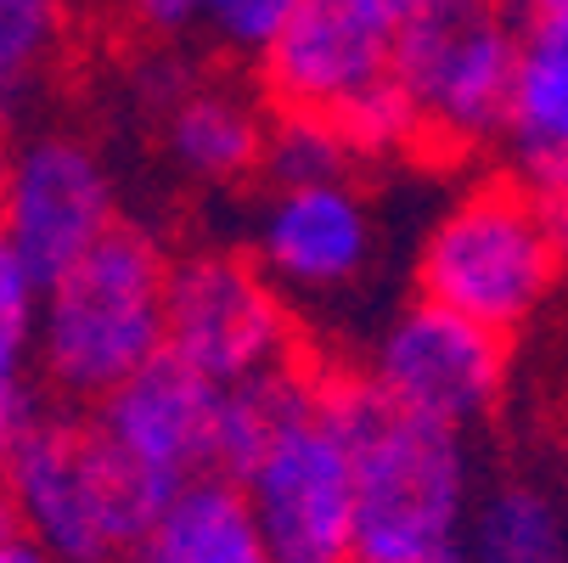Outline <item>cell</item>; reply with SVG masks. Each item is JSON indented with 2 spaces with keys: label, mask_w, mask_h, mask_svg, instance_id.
Returning <instances> with one entry per match:
<instances>
[{
  "label": "cell",
  "mask_w": 568,
  "mask_h": 563,
  "mask_svg": "<svg viewBox=\"0 0 568 563\" xmlns=\"http://www.w3.org/2000/svg\"><path fill=\"white\" fill-rule=\"evenodd\" d=\"M333 130L349 141V152H394V147H412L423 141V113L412 102V91L399 86V73L383 79V86H372L366 97H355Z\"/></svg>",
  "instance_id": "e0dca14e"
},
{
  "label": "cell",
  "mask_w": 568,
  "mask_h": 563,
  "mask_svg": "<svg viewBox=\"0 0 568 563\" xmlns=\"http://www.w3.org/2000/svg\"><path fill=\"white\" fill-rule=\"evenodd\" d=\"M141 563H276L242 485L203 473L141 541Z\"/></svg>",
  "instance_id": "4fadbf2b"
},
{
  "label": "cell",
  "mask_w": 568,
  "mask_h": 563,
  "mask_svg": "<svg viewBox=\"0 0 568 563\" xmlns=\"http://www.w3.org/2000/svg\"><path fill=\"white\" fill-rule=\"evenodd\" d=\"M293 7H298V0H203V18L214 23V34L225 46L265 51L282 34V23H287Z\"/></svg>",
  "instance_id": "ffe728a7"
},
{
  "label": "cell",
  "mask_w": 568,
  "mask_h": 563,
  "mask_svg": "<svg viewBox=\"0 0 568 563\" xmlns=\"http://www.w3.org/2000/svg\"><path fill=\"white\" fill-rule=\"evenodd\" d=\"M518 158H568V12L529 18L513 97Z\"/></svg>",
  "instance_id": "5bb4252c"
},
{
  "label": "cell",
  "mask_w": 568,
  "mask_h": 563,
  "mask_svg": "<svg viewBox=\"0 0 568 563\" xmlns=\"http://www.w3.org/2000/svg\"><path fill=\"white\" fill-rule=\"evenodd\" d=\"M349 158V141L327 124V119H298L282 113V130L271 141V164L287 187H315V181H338Z\"/></svg>",
  "instance_id": "ac0fdd59"
},
{
  "label": "cell",
  "mask_w": 568,
  "mask_h": 563,
  "mask_svg": "<svg viewBox=\"0 0 568 563\" xmlns=\"http://www.w3.org/2000/svg\"><path fill=\"white\" fill-rule=\"evenodd\" d=\"M7 491L34 546L57 563H108L124 546H141L181 496L130 468L97 429H29L7 462Z\"/></svg>",
  "instance_id": "3957f363"
},
{
  "label": "cell",
  "mask_w": 568,
  "mask_h": 563,
  "mask_svg": "<svg viewBox=\"0 0 568 563\" xmlns=\"http://www.w3.org/2000/svg\"><path fill=\"white\" fill-rule=\"evenodd\" d=\"M7 175H12V164H7V152H0V225H7Z\"/></svg>",
  "instance_id": "4316f807"
},
{
  "label": "cell",
  "mask_w": 568,
  "mask_h": 563,
  "mask_svg": "<svg viewBox=\"0 0 568 563\" xmlns=\"http://www.w3.org/2000/svg\"><path fill=\"white\" fill-rule=\"evenodd\" d=\"M557 237L518 181H490L467 192L428 237L423 288L434 304L513 333L557 282Z\"/></svg>",
  "instance_id": "277c9868"
},
{
  "label": "cell",
  "mask_w": 568,
  "mask_h": 563,
  "mask_svg": "<svg viewBox=\"0 0 568 563\" xmlns=\"http://www.w3.org/2000/svg\"><path fill=\"white\" fill-rule=\"evenodd\" d=\"M170 147L186 170L197 175H242L265 152V135L254 124V113L231 102V97H186L170 119Z\"/></svg>",
  "instance_id": "9a60e30c"
},
{
  "label": "cell",
  "mask_w": 568,
  "mask_h": 563,
  "mask_svg": "<svg viewBox=\"0 0 568 563\" xmlns=\"http://www.w3.org/2000/svg\"><path fill=\"white\" fill-rule=\"evenodd\" d=\"M405 12L394 0H298L260 51L265 91L282 113L338 119L355 97L399 73Z\"/></svg>",
  "instance_id": "52a82bcc"
},
{
  "label": "cell",
  "mask_w": 568,
  "mask_h": 563,
  "mask_svg": "<svg viewBox=\"0 0 568 563\" xmlns=\"http://www.w3.org/2000/svg\"><path fill=\"white\" fill-rule=\"evenodd\" d=\"M124 7H130L146 29H158V34H175V29H186L192 18H203V0H124Z\"/></svg>",
  "instance_id": "cb8c5ba5"
},
{
  "label": "cell",
  "mask_w": 568,
  "mask_h": 563,
  "mask_svg": "<svg viewBox=\"0 0 568 563\" xmlns=\"http://www.w3.org/2000/svg\"><path fill=\"white\" fill-rule=\"evenodd\" d=\"M518 187L529 192V203L540 209V220L551 225L557 249L568 254V158H518Z\"/></svg>",
  "instance_id": "44dd1931"
},
{
  "label": "cell",
  "mask_w": 568,
  "mask_h": 563,
  "mask_svg": "<svg viewBox=\"0 0 568 563\" xmlns=\"http://www.w3.org/2000/svg\"><path fill=\"white\" fill-rule=\"evenodd\" d=\"M327 418L355 456V563H450L467 468L456 429L428 423L377 383H327Z\"/></svg>",
  "instance_id": "6da1fadb"
},
{
  "label": "cell",
  "mask_w": 568,
  "mask_h": 563,
  "mask_svg": "<svg viewBox=\"0 0 568 563\" xmlns=\"http://www.w3.org/2000/svg\"><path fill=\"white\" fill-rule=\"evenodd\" d=\"M501 333L428 299L388 328L377 350V389L428 423L462 429L490 412V400L501 394Z\"/></svg>",
  "instance_id": "30bf717a"
},
{
  "label": "cell",
  "mask_w": 568,
  "mask_h": 563,
  "mask_svg": "<svg viewBox=\"0 0 568 563\" xmlns=\"http://www.w3.org/2000/svg\"><path fill=\"white\" fill-rule=\"evenodd\" d=\"M34 293H40V282L12 254L7 237H0V315H34Z\"/></svg>",
  "instance_id": "7402d4cb"
},
{
  "label": "cell",
  "mask_w": 568,
  "mask_h": 563,
  "mask_svg": "<svg viewBox=\"0 0 568 563\" xmlns=\"http://www.w3.org/2000/svg\"><path fill=\"white\" fill-rule=\"evenodd\" d=\"M529 18H551V12H568V0H518Z\"/></svg>",
  "instance_id": "d4e9b609"
},
{
  "label": "cell",
  "mask_w": 568,
  "mask_h": 563,
  "mask_svg": "<svg viewBox=\"0 0 568 563\" xmlns=\"http://www.w3.org/2000/svg\"><path fill=\"white\" fill-rule=\"evenodd\" d=\"M12 563H57V557H45L40 546H18V552H12Z\"/></svg>",
  "instance_id": "484cf974"
},
{
  "label": "cell",
  "mask_w": 568,
  "mask_h": 563,
  "mask_svg": "<svg viewBox=\"0 0 568 563\" xmlns=\"http://www.w3.org/2000/svg\"><path fill=\"white\" fill-rule=\"evenodd\" d=\"M12 552H18V541H0V563H12Z\"/></svg>",
  "instance_id": "83f0119b"
},
{
  "label": "cell",
  "mask_w": 568,
  "mask_h": 563,
  "mask_svg": "<svg viewBox=\"0 0 568 563\" xmlns=\"http://www.w3.org/2000/svg\"><path fill=\"white\" fill-rule=\"evenodd\" d=\"M242 496L276 563H355V456L327 418V383L276 429Z\"/></svg>",
  "instance_id": "8992f818"
},
{
  "label": "cell",
  "mask_w": 568,
  "mask_h": 563,
  "mask_svg": "<svg viewBox=\"0 0 568 563\" xmlns=\"http://www.w3.org/2000/svg\"><path fill=\"white\" fill-rule=\"evenodd\" d=\"M29 440V394L23 378H0V468L12 462V451Z\"/></svg>",
  "instance_id": "603a6c76"
},
{
  "label": "cell",
  "mask_w": 568,
  "mask_h": 563,
  "mask_svg": "<svg viewBox=\"0 0 568 563\" xmlns=\"http://www.w3.org/2000/svg\"><path fill=\"white\" fill-rule=\"evenodd\" d=\"M265 265L298 288H333L366 260V209L344 181L287 187L265 214Z\"/></svg>",
  "instance_id": "7c38bea8"
},
{
  "label": "cell",
  "mask_w": 568,
  "mask_h": 563,
  "mask_svg": "<svg viewBox=\"0 0 568 563\" xmlns=\"http://www.w3.org/2000/svg\"><path fill=\"white\" fill-rule=\"evenodd\" d=\"M170 350V265L135 225H113L57 288H45L40 355L57 389L108 400Z\"/></svg>",
  "instance_id": "7a4b0ae2"
},
{
  "label": "cell",
  "mask_w": 568,
  "mask_h": 563,
  "mask_svg": "<svg viewBox=\"0 0 568 563\" xmlns=\"http://www.w3.org/2000/svg\"><path fill=\"white\" fill-rule=\"evenodd\" d=\"M57 0H0V86L29 79L57 46Z\"/></svg>",
  "instance_id": "d6986e66"
},
{
  "label": "cell",
  "mask_w": 568,
  "mask_h": 563,
  "mask_svg": "<svg viewBox=\"0 0 568 563\" xmlns=\"http://www.w3.org/2000/svg\"><path fill=\"white\" fill-rule=\"evenodd\" d=\"M518 46L490 0H434L405 23L399 86L423 113V141L473 147L513 130L518 97Z\"/></svg>",
  "instance_id": "5b68a950"
},
{
  "label": "cell",
  "mask_w": 568,
  "mask_h": 563,
  "mask_svg": "<svg viewBox=\"0 0 568 563\" xmlns=\"http://www.w3.org/2000/svg\"><path fill=\"white\" fill-rule=\"evenodd\" d=\"M467 563H568L562 513L540 491H501L473 519Z\"/></svg>",
  "instance_id": "2e32d148"
},
{
  "label": "cell",
  "mask_w": 568,
  "mask_h": 563,
  "mask_svg": "<svg viewBox=\"0 0 568 563\" xmlns=\"http://www.w3.org/2000/svg\"><path fill=\"white\" fill-rule=\"evenodd\" d=\"M450 563H467V557H450Z\"/></svg>",
  "instance_id": "f1b7e54d"
},
{
  "label": "cell",
  "mask_w": 568,
  "mask_h": 563,
  "mask_svg": "<svg viewBox=\"0 0 568 563\" xmlns=\"http://www.w3.org/2000/svg\"><path fill=\"white\" fill-rule=\"evenodd\" d=\"M170 355L231 389L287 366V321L248 260L197 254L170 271Z\"/></svg>",
  "instance_id": "ba28073f"
},
{
  "label": "cell",
  "mask_w": 568,
  "mask_h": 563,
  "mask_svg": "<svg viewBox=\"0 0 568 563\" xmlns=\"http://www.w3.org/2000/svg\"><path fill=\"white\" fill-rule=\"evenodd\" d=\"M113 231V192L85 141L45 135L12 158L0 237L40 288H57Z\"/></svg>",
  "instance_id": "9c48e42d"
},
{
  "label": "cell",
  "mask_w": 568,
  "mask_h": 563,
  "mask_svg": "<svg viewBox=\"0 0 568 563\" xmlns=\"http://www.w3.org/2000/svg\"><path fill=\"white\" fill-rule=\"evenodd\" d=\"M214 418L220 383L164 350L102 400L97 434L164 491H186L192 479H203V468H214Z\"/></svg>",
  "instance_id": "8fae6325"
}]
</instances>
